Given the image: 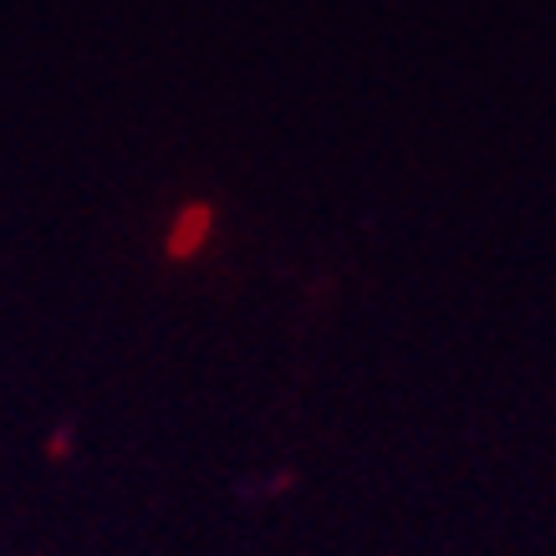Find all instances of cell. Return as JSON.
I'll return each instance as SVG.
<instances>
[]
</instances>
